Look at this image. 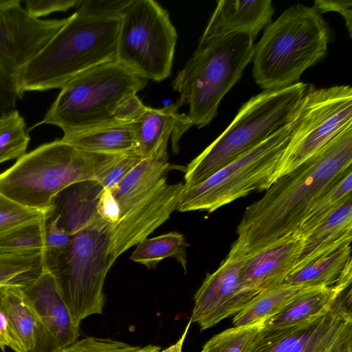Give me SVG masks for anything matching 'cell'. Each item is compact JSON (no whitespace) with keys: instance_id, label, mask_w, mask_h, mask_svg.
<instances>
[{"instance_id":"cell-1","label":"cell","mask_w":352,"mask_h":352,"mask_svg":"<svg viewBox=\"0 0 352 352\" xmlns=\"http://www.w3.org/2000/svg\"><path fill=\"white\" fill-rule=\"evenodd\" d=\"M351 164L350 125L246 208L228 255L250 257L293 235L318 200Z\"/></svg>"},{"instance_id":"cell-2","label":"cell","mask_w":352,"mask_h":352,"mask_svg":"<svg viewBox=\"0 0 352 352\" xmlns=\"http://www.w3.org/2000/svg\"><path fill=\"white\" fill-rule=\"evenodd\" d=\"M128 0H79L64 27L24 67L19 89H60L81 74L116 60L121 14Z\"/></svg>"},{"instance_id":"cell-3","label":"cell","mask_w":352,"mask_h":352,"mask_svg":"<svg viewBox=\"0 0 352 352\" xmlns=\"http://www.w3.org/2000/svg\"><path fill=\"white\" fill-rule=\"evenodd\" d=\"M125 153L84 151L60 140L45 143L0 173V193L47 212L55 197L79 182L98 180Z\"/></svg>"},{"instance_id":"cell-4","label":"cell","mask_w":352,"mask_h":352,"mask_svg":"<svg viewBox=\"0 0 352 352\" xmlns=\"http://www.w3.org/2000/svg\"><path fill=\"white\" fill-rule=\"evenodd\" d=\"M333 34L313 6L296 4L268 25L254 45L253 76L263 90L298 82L302 74L324 57Z\"/></svg>"},{"instance_id":"cell-5","label":"cell","mask_w":352,"mask_h":352,"mask_svg":"<svg viewBox=\"0 0 352 352\" xmlns=\"http://www.w3.org/2000/svg\"><path fill=\"white\" fill-rule=\"evenodd\" d=\"M253 38L247 34L206 35L172 82L177 103L188 104L187 114L199 129L215 117L219 104L252 60Z\"/></svg>"},{"instance_id":"cell-6","label":"cell","mask_w":352,"mask_h":352,"mask_svg":"<svg viewBox=\"0 0 352 352\" xmlns=\"http://www.w3.org/2000/svg\"><path fill=\"white\" fill-rule=\"evenodd\" d=\"M309 85L263 90L240 107L223 133L186 167L184 186H195L255 146L292 119Z\"/></svg>"},{"instance_id":"cell-7","label":"cell","mask_w":352,"mask_h":352,"mask_svg":"<svg viewBox=\"0 0 352 352\" xmlns=\"http://www.w3.org/2000/svg\"><path fill=\"white\" fill-rule=\"evenodd\" d=\"M110 232L111 225L98 217L74 234L65 248L43 253V267L54 277L77 326L102 313L104 280L112 266Z\"/></svg>"},{"instance_id":"cell-8","label":"cell","mask_w":352,"mask_h":352,"mask_svg":"<svg viewBox=\"0 0 352 352\" xmlns=\"http://www.w3.org/2000/svg\"><path fill=\"white\" fill-rule=\"evenodd\" d=\"M148 81L116 60L102 64L62 87L44 118L35 126L54 125L66 134L118 121L120 106L145 88Z\"/></svg>"},{"instance_id":"cell-9","label":"cell","mask_w":352,"mask_h":352,"mask_svg":"<svg viewBox=\"0 0 352 352\" xmlns=\"http://www.w3.org/2000/svg\"><path fill=\"white\" fill-rule=\"evenodd\" d=\"M290 121L205 180L184 186L176 210L212 212L253 191L267 190L287 146Z\"/></svg>"},{"instance_id":"cell-10","label":"cell","mask_w":352,"mask_h":352,"mask_svg":"<svg viewBox=\"0 0 352 352\" xmlns=\"http://www.w3.org/2000/svg\"><path fill=\"white\" fill-rule=\"evenodd\" d=\"M177 33L169 14L154 0H128L119 28L117 62L154 81L171 74Z\"/></svg>"},{"instance_id":"cell-11","label":"cell","mask_w":352,"mask_h":352,"mask_svg":"<svg viewBox=\"0 0 352 352\" xmlns=\"http://www.w3.org/2000/svg\"><path fill=\"white\" fill-rule=\"evenodd\" d=\"M352 125L349 85L308 87L290 121L287 146L271 185L300 165L347 126Z\"/></svg>"},{"instance_id":"cell-12","label":"cell","mask_w":352,"mask_h":352,"mask_svg":"<svg viewBox=\"0 0 352 352\" xmlns=\"http://www.w3.org/2000/svg\"><path fill=\"white\" fill-rule=\"evenodd\" d=\"M67 20L34 19L21 1L0 0V118L14 110L23 97L19 81L25 65Z\"/></svg>"},{"instance_id":"cell-13","label":"cell","mask_w":352,"mask_h":352,"mask_svg":"<svg viewBox=\"0 0 352 352\" xmlns=\"http://www.w3.org/2000/svg\"><path fill=\"white\" fill-rule=\"evenodd\" d=\"M342 294L316 317L286 327L263 326L248 352H352V314Z\"/></svg>"},{"instance_id":"cell-14","label":"cell","mask_w":352,"mask_h":352,"mask_svg":"<svg viewBox=\"0 0 352 352\" xmlns=\"http://www.w3.org/2000/svg\"><path fill=\"white\" fill-rule=\"evenodd\" d=\"M184 184H168L166 177L148 194L120 212L111 227L108 254L111 264L131 247L146 239L176 210Z\"/></svg>"},{"instance_id":"cell-15","label":"cell","mask_w":352,"mask_h":352,"mask_svg":"<svg viewBox=\"0 0 352 352\" xmlns=\"http://www.w3.org/2000/svg\"><path fill=\"white\" fill-rule=\"evenodd\" d=\"M245 258L227 257L212 273L207 274L194 296L190 320L201 330L237 314L258 293L247 288L241 271Z\"/></svg>"},{"instance_id":"cell-16","label":"cell","mask_w":352,"mask_h":352,"mask_svg":"<svg viewBox=\"0 0 352 352\" xmlns=\"http://www.w3.org/2000/svg\"><path fill=\"white\" fill-rule=\"evenodd\" d=\"M39 323L34 352H57L78 340L80 327L69 310L52 274L43 267L39 275L22 287Z\"/></svg>"},{"instance_id":"cell-17","label":"cell","mask_w":352,"mask_h":352,"mask_svg":"<svg viewBox=\"0 0 352 352\" xmlns=\"http://www.w3.org/2000/svg\"><path fill=\"white\" fill-rule=\"evenodd\" d=\"M303 239L293 234L275 245L245 257L241 271L244 285L259 293L284 283L294 270Z\"/></svg>"},{"instance_id":"cell-18","label":"cell","mask_w":352,"mask_h":352,"mask_svg":"<svg viewBox=\"0 0 352 352\" xmlns=\"http://www.w3.org/2000/svg\"><path fill=\"white\" fill-rule=\"evenodd\" d=\"M179 107L176 102L160 109L146 107L135 122L133 152L142 158L151 157L160 151L167 150L171 136L173 152L177 153L179 139L192 126L187 114L178 112Z\"/></svg>"},{"instance_id":"cell-19","label":"cell","mask_w":352,"mask_h":352,"mask_svg":"<svg viewBox=\"0 0 352 352\" xmlns=\"http://www.w3.org/2000/svg\"><path fill=\"white\" fill-rule=\"evenodd\" d=\"M274 8L270 0H219L204 34H247L254 40L272 23Z\"/></svg>"},{"instance_id":"cell-20","label":"cell","mask_w":352,"mask_h":352,"mask_svg":"<svg viewBox=\"0 0 352 352\" xmlns=\"http://www.w3.org/2000/svg\"><path fill=\"white\" fill-rule=\"evenodd\" d=\"M103 189L97 180L74 183L55 197L45 217L56 219L72 236L99 217L97 204Z\"/></svg>"},{"instance_id":"cell-21","label":"cell","mask_w":352,"mask_h":352,"mask_svg":"<svg viewBox=\"0 0 352 352\" xmlns=\"http://www.w3.org/2000/svg\"><path fill=\"white\" fill-rule=\"evenodd\" d=\"M303 238L302 251L293 272L351 243L352 195L348 197Z\"/></svg>"},{"instance_id":"cell-22","label":"cell","mask_w":352,"mask_h":352,"mask_svg":"<svg viewBox=\"0 0 352 352\" xmlns=\"http://www.w3.org/2000/svg\"><path fill=\"white\" fill-rule=\"evenodd\" d=\"M349 287H303L276 314L264 321V327H286L327 312L335 305L340 295Z\"/></svg>"},{"instance_id":"cell-23","label":"cell","mask_w":352,"mask_h":352,"mask_svg":"<svg viewBox=\"0 0 352 352\" xmlns=\"http://www.w3.org/2000/svg\"><path fill=\"white\" fill-rule=\"evenodd\" d=\"M0 306L4 312L16 352H34L39 323L21 286H4L0 289Z\"/></svg>"},{"instance_id":"cell-24","label":"cell","mask_w":352,"mask_h":352,"mask_svg":"<svg viewBox=\"0 0 352 352\" xmlns=\"http://www.w3.org/2000/svg\"><path fill=\"white\" fill-rule=\"evenodd\" d=\"M351 243L322 256L302 268L291 273L284 283L329 287L351 286L352 260Z\"/></svg>"},{"instance_id":"cell-25","label":"cell","mask_w":352,"mask_h":352,"mask_svg":"<svg viewBox=\"0 0 352 352\" xmlns=\"http://www.w3.org/2000/svg\"><path fill=\"white\" fill-rule=\"evenodd\" d=\"M80 149L100 153H126L135 146L134 122L113 121L88 129L63 134L61 138Z\"/></svg>"},{"instance_id":"cell-26","label":"cell","mask_w":352,"mask_h":352,"mask_svg":"<svg viewBox=\"0 0 352 352\" xmlns=\"http://www.w3.org/2000/svg\"><path fill=\"white\" fill-rule=\"evenodd\" d=\"M167 151L143 159L116 186L110 188L120 212L151 192L170 168Z\"/></svg>"},{"instance_id":"cell-27","label":"cell","mask_w":352,"mask_h":352,"mask_svg":"<svg viewBox=\"0 0 352 352\" xmlns=\"http://www.w3.org/2000/svg\"><path fill=\"white\" fill-rule=\"evenodd\" d=\"M303 287L306 286L283 283L260 292L235 314L232 320L234 327L251 325L265 321L276 314Z\"/></svg>"},{"instance_id":"cell-28","label":"cell","mask_w":352,"mask_h":352,"mask_svg":"<svg viewBox=\"0 0 352 352\" xmlns=\"http://www.w3.org/2000/svg\"><path fill=\"white\" fill-rule=\"evenodd\" d=\"M188 244L184 236L177 232H171L151 239H145L137 245L131 259L153 269L166 258H174L186 272V251Z\"/></svg>"},{"instance_id":"cell-29","label":"cell","mask_w":352,"mask_h":352,"mask_svg":"<svg viewBox=\"0 0 352 352\" xmlns=\"http://www.w3.org/2000/svg\"><path fill=\"white\" fill-rule=\"evenodd\" d=\"M351 192L352 168L318 200L294 234L305 237L348 197L352 195Z\"/></svg>"},{"instance_id":"cell-30","label":"cell","mask_w":352,"mask_h":352,"mask_svg":"<svg viewBox=\"0 0 352 352\" xmlns=\"http://www.w3.org/2000/svg\"><path fill=\"white\" fill-rule=\"evenodd\" d=\"M42 256L0 252V285L23 287L28 284L42 271Z\"/></svg>"},{"instance_id":"cell-31","label":"cell","mask_w":352,"mask_h":352,"mask_svg":"<svg viewBox=\"0 0 352 352\" xmlns=\"http://www.w3.org/2000/svg\"><path fill=\"white\" fill-rule=\"evenodd\" d=\"M30 138L24 118L14 109L0 118V164L22 157Z\"/></svg>"},{"instance_id":"cell-32","label":"cell","mask_w":352,"mask_h":352,"mask_svg":"<svg viewBox=\"0 0 352 352\" xmlns=\"http://www.w3.org/2000/svg\"><path fill=\"white\" fill-rule=\"evenodd\" d=\"M45 248V219L19 227L0 238V252L42 254Z\"/></svg>"},{"instance_id":"cell-33","label":"cell","mask_w":352,"mask_h":352,"mask_svg":"<svg viewBox=\"0 0 352 352\" xmlns=\"http://www.w3.org/2000/svg\"><path fill=\"white\" fill-rule=\"evenodd\" d=\"M263 326L264 321L228 329L210 339L201 352H248Z\"/></svg>"},{"instance_id":"cell-34","label":"cell","mask_w":352,"mask_h":352,"mask_svg":"<svg viewBox=\"0 0 352 352\" xmlns=\"http://www.w3.org/2000/svg\"><path fill=\"white\" fill-rule=\"evenodd\" d=\"M45 212L22 206L0 193V238L28 223L44 220Z\"/></svg>"},{"instance_id":"cell-35","label":"cell","mask_w":352,"mask_h":352,"mask_svg":"<svg viewBox=\"0 0 352 352\" xmlns=\"http://www.w3.org/2000/svg\"><path fill=\"white\" fill-rule=\"evenodd\" d=\"M143 347L109 338L89 337L77 340L57 352H142Z\"/></svg>"},{"instance_id":"cell-36","label":"cell","mask_w":352,"mask_h":352,"mask_svg":"<svg viewBox=\"0 0 352 352\" xmlns=\"http://www.w3.org/2000/svg\"><path fill=\"white\" fill-rule=\"evenodd\" d=\"M144 159L134 152L126 153L98 182L104 188L116 186L141 161Z\"/></svg>"},{"instance_id":"cell-37","label":"cell","mask_w":352,"mask_h":352,"mask_svg":"<svg viewBox=\"0 0 352 352\" xmlns=\"http://www.w3.org/2000/svg\"><path fill=\"white\" fill-rule=\"evenodd\" d=\"M79 0H26L25 10L32 18L39 19L53 12H65L76 7Z\"/></svg>"},{"instance_id":"cell-38","label":"cell","mask_w":352,"mask_h":352,"mask_svg":"<svg viewBox=\"0 0 352 352\" xmlns=\"http://www.w3.org/2000/svg\"><path fill=\"white\" fill-rule=\"evenodd\" d=\"M71 239L72 235L60 227L56 219L45 218V248L43 252L65 248L69 243Z\"/></svg>"},{"instance_id":"cell-39","label":"cell","mask_w":352,"mask_h":352,"mask_svg":"<svg viewBox=\"0 0 352 352\" xmlns=\"http://www.w3.org/2000/svg\"><path fill=\"white\" fill-rule=\"evenodd\" d=\"M314 8L321 14L327 12H337L346 21L349 34L352 33V1L351 0H315Z\"/></svg>"},{"instance_id":"cell-40","label":"cell","mask_w":352,"mask_h":352,"mask_svg":"<svg viewBox=\"0 0 352 352\" xmlns=\"http://www.w3.org/2000/svg\"><path fill=\"white\" fill-rule=\"evenodd\" d=\"M97 212L105 222L113 226L119 219L120 210L110 188H104L98 201Z\"/></svg>"},{"instance_id":"cell-41","label":"cell","mask_w":352,"mask_h":352,"mask_svg":"<svg viewBox=\"0 0 352 352\" xmlns=\"http://www.w3.org/2000/svg\"><path fill=\"white\" fill-rule=\"evenodd\" d=\"M7 347L16 352V346L12 338L7 318L0 306V350L6 352Z\"/></svg>"},{"instance_id":"cell-42","label":"cell","mask_w":352,"mask_h":352,"mask_svg":"<svg viewBox=\"0 0 352 352\" xmlns=\"http://www.w3.org/2000/svg\"><path fill=\"white\" fill-rule=\"evenodd\" d=\"M191 322H192L191 320L190 319L188 323L187 324V325L184 329V333H182V336L180 337V338L177 340V342L175 344L170 346L169 347H168L161 351H158L157 352H182V346H183L184 342L185 341L187 333L189 330Z\"/></svg>"},{"instance_id":"cell-43","label":"cell","mask_w":352,"mask_h":352,"mask_svg":"<svg viewBox=\"0 0 352 352\" xmlns=\"http://www.w3.org/2000/svg\"><path fill=\"white\" fill-rule=\"evenodd\" d=\"M160 350V347L155 345H148L143 347L142 352H157Z\"/></svg>"},{"instance_id":"cell-44","label":"cell","mask_w":352,"mask_h":352,"mask_svg":"<svg viewBox=\"0 0 352 352\" xmlns=\"http://www.w3.org/2000/svg\"><path fill=\"white\" fill-rule=\"evenodd\" d=\"M3 287H4V286H3V285H0V289H1Z\"/></svg>"}]
</instances>
